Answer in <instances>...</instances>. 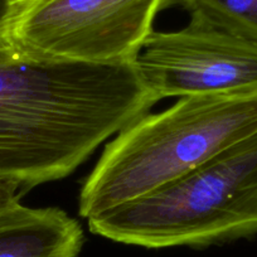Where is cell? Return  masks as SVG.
Wrapping results in <instances>:
<instances>
[{"instance_id":"6da1fadb","label":"cell","mask_w":257,"mask_h":257,"mask_svg":"<svg viewBox=\"0 0 257 257\" xmlns=\"http://www.w3.org/2000/svg\"><path fill=\"white\" fill-rule=\"evenodd\" d=\"M254 134L257 88L185 96L162 112H147L105 147L81 189V217L147 196Z\"/></svg>"},{"instance_id":"7a4b0ae2","label":"cell","mask_w":257,"mask_h":257,"mask_svg":"<svg viewBox=\"0 0 257 257\" xmlns=\"http://www.w3.org/2000/svg\"><path fill=\"white\" fill-rule=\"evenodd\" d=\"M90 231L145 248L223 243L257 233V134L147 196L87 219Z\"/></svg>"},{"instance_id":"3957f363","label":"cell","mask_w":257,"mask_h":257,"mask_svg":"<svg viewBox=\"0 0 257 257\" xmlns=\"http://www.w3.org/2000/svg\"><path fill=\"white\" fill-rule=\"evenodd\" d=\"M172 0H13L4 41L21 56L132 63Z\"/></svg>"},{"instance_id":"277c9868","label":"cell","mask_w":257,"mask_h":257,"mask_svg":"<svg viewBox=\"0 0 257 257\" xmlns=\"http://www.w3.org/2000/svg\"><path fill=\"white\" fill-rule=\"evenodd\" d=\"M134 64L158 101L257 88V42L193 21L180 31H153Z\"/></svg>"},{"instance_id":"5b68a950","label":"cell","mask_w":257,"mask_h":257,"mask_svg":"<svg viewBox=\"0 0 257 257\" xmlns=\"http://www.w3.org/2000/svg\"><path fill=\"white\" fill-rule=\"evenodd\" d=\"M82 244V226L61 208L19 202L0 213V257H78Z\"/></svg>"},{"instance_id":"8992f818","label":"cell","mask_w":257,"mask_h":257,"mask_svg":"<svg viewBox=\"0 0 257 257\" xmlns=\"http://www.w3.org/2000/svg\"><path fill=\"white\" fill-rule=\"evenodd\" d=\"M190 21L257 42V0H182Z\"/></svg>"},{"instance_id":"52a82bcc","label":"cell","mask_w":257,"mask_h":257,"mask_svg":"<svg viewBox=\"0 0 257 257\" xmlns=\"http://www.w3.org/2000/svg\"><path fill=\"white\" fill-rule=\"evenodd\" d=\"M19 192L21 190H18L13 185L0 182V213L11 208L14 204L19 203V198H21Z\"/></svg>"},{"instance_id":"ba28073f","label":"cell","mask_w":257,"mask_h":257,"mask_svg":"<svg viewBox=\"0 0 257 257\" xmlns=\"http://www.w3.org/2000/svg\"><path fill=\"white\" fill-rule=\"evenodd\" d=\"M12 8V0H0V42H4V27ZM9 46V44H8Z\"/></svg>"},{"instance_id":"9c48e42d","label":"cell","mask_w":257,"mask_h":257,"mask_svg":"<svg viewBox=\"0 0 257 257\" xmlns=\"http://www.w3.org/2000/svg\"><path fill=\"white\" fill-rule=\"evenodd\" d=\"M21 54L17 53L11 46H8L4 42H0V63H6V62L13 61L14 58H17Z\"/></svg>"},{"instance_id":"30bf717a","label":"cell","mask_w":257,"mask_h":257,"mask_svg":"<svg viewBox=\"0 0 257 257\" xmlns=\"http://www.w3.org/2000/svg\"><path fill=\"white\" fill-rule=\"evenodd\" d=\"M12 2H13V0H12Z\"/></svg>"}]
</instances>
